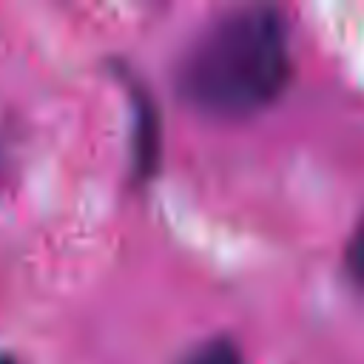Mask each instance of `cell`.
Instances as JSON below:
<instances>
[{"instance_id": "3957f363", "label": "cell", "mask_w": 364, "mask_h": 364, "mask_svg": "<svg viewBox=\"0 0 364 364\" xmlns=\"http://www.w3.org/2000/svg\"><path fill=\"white\" fill-rule=\"evenodd\" d=\"M176 364H245V355L230 336H213L191 347Z\"/></svg>"}, {"instance_id": "7a4b0ae2", "label": "cell", "mask_w": 364, "mask_h": 364, "mask_svg": "<svg viewBox=\"0 0 364 364\" xmlns=\"http://www.w3.org/2000/svg\"><path fill=\"white\" fill-rule=\"evenodd\" d=\"M117 77L122 80L128 108H131V165H134V179L148 182L162 156V119L156 111V102L148 91V85L128 71L125 65L117 68Z\"/></svg>"}, {"instance_id": "277c9868", "label": "cell", "mask_w": 364, "mask_h": 364, "mask_svg": "<svg viewBox=\"0 0 364 364\" xmlns=\"http://www.w3.org/2000/svg\"><path fill=\"white\" fill-rule=\"evenodd\" d=\"M344 270L350 276V282L364 290V216L355 222L347 245H344Z\"/></svg>"}, {"instance_id": "5b68a950", "label": "cell", "mask_w": 364, "mask_h": 364, "mask_svg": "<svg viewBox=\"0 0 364 364\" xmlns=\"http://www.w3.org/2000/svg\"><path fill=\"white\" fill-rule=\"evenodd\" d=\"M0 364H17V358L9 355V353H0Z\"/></svg>"}, {"instance_id": "6da1fadb", "label": "cell", "mask_w": 364, "mask_h": 364, "mask_svg": "<svg viewBox=\"0 0 364 364\" xmlns=\"http://www.w3.org/2000/svg\"><path fill=\"white\" fill-rule=\"evenodd\" d=\"M293 80L290 23L282 9L250 3L208 20L179 57L176 94L213 119H247L282 100Z\"/></svg>"}]
</instances>
